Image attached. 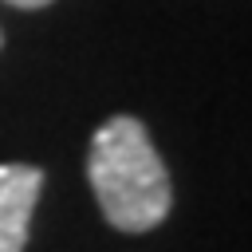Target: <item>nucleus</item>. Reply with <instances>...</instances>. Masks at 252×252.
I'll list each match as a JSON object with an SVG mask.
<instances>
[{"mask_svg":"<svg viewBox=\"0 0 252 252\" xmlns=\"http://www.w3.org/2000/svg\"><path fill=\"white\" fill-rule=\"evenodd\" d=\"M87 177L102 217L122 232H150L169 217L173 185L146 134L130 114H114L91 138Z\"/></svg>","mask_w":252,"mask_h":252,"instance_id":"1","label":"nucleus"},{"mask_svg":"<svg viewBox=\"0 0 252 252\" xmlns=\"http://www.w3.org/2000/svg\"><path fill=\"white\" fill-rule=\"evenodd\" d=\"M39 189H43V169L20 161L0 165V252H24Z\"/></svg>","mask_w":252,"mask_h":252,"instance_id":"2","label":"nucleus"},{"mask_svg":"<svg viewBox=\"0 0 252 252\" xmlns=\"http://www.w3.org/2000/svg\"><path fill=\"white\" fill-rule=\"evenodd\" d=\"M8 4H16V8H47L51 0H8Z\"/></svg>","mask_w":252,"mask_h":252,"instance_id":"3","label":"nucleus"}]
</instances>
